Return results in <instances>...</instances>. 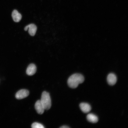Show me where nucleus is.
<instances>
[{
    "label": "nucleus",
    "mask_w": 128,
    "mask_h": 128,
    "mask_svg": "<svg viewBox=\"0 0 128 128\" xmlns=\"http://www.w3.org/2000/svg\"><path fill=\"white\" fill-rule=\"evenodd\" d=\"M37 68L35 65L33 64H30L27 67L26 73L29 76H32L36 72Z\"/></svg>",
    "instance_id": "nucleus-7"
},
{
    "label": "nucleus",
    "mask_w": 128,
    "mask_h": 128,
    "mask_svg": "<svg viewBox=\"0 0 128 128\" xmlns=\"http://www.w3.org/2000/svg\"><path fill=\"white\" fill-rule=\"evenodd\" d=\"M60 128H69L68 126L66 125L63 126L61 127H60Z\"/></svg>",
    "instance_id": "nucleus-12"
},
{
    "label": "nucleus",
    "mask_w": 128,
    "mask_h": 128,
    "mask_svg": "<svg viewBox=\"0 0 128 128\" xmlns=\"http://www.w3.org/2000/svg\"><path fill=\"white\" fill-rule=\"evenodd\" d=\"M29 94V92L28 90L22 89L18 91L16 93L15 96L17 99H21L27 97Z\"/></svg>",
    "instance_id": "nucleus-3"
},
{
    "label": "nucleus",
    "mask_w": 128,
    "mask_h": 128,
    "mask_svg": "<svg viewBox=\"0 0 128 128\" xmlns=\"http://www.w3.org/2000/svg\"><path fill=\"white\" fill-rule=\"evenodd\" d=\"M32 128H44V127L41 124L37 122L33 123L32 125Z\"/></svg>",
    "instance_id": "nucleus-11"
},
{
    "label": "nucleus",
    "mask_w": 128,
    "mask_h": 128,
    "mask_svg": "<svg viewBox=\"0 0 128 128\" xmlns=\"http://www.w3.org/2000/svg\"><path fill=\"white\" fill-rule=\"evenodd\" d=\"M87 118L88 121L92 123H96L98 121L97 117L95 115L91 113L88 114L87 116Z\"/></svg>",
    "instance_id": "nucleus-10"
},
{
    "label": "nucleus",
    "mask_w": 128,
    "mask_h": 128,
    "mask_svg": "<svg viewBox=\"0 0 128 128\" xmlns=\"http://www.w3.org/2000/svg\"><path fill=\"white\" fill-rule=\"evenodd\" d=\"M84 76L82 74L76 73L71 76L68 78L67 83L70 88H77L79 84L82 83L84 81Z\"/></svg>",
    "instance_id": "nucleus-1"
},
{
    "label": "nucleus",
    "mask_w": 128,
    "mask_h": 128,
    "mask_svg": "<svg viewBox=\"0 0 128 128\" xmlns=\"http://www.w3.org/2000/svg\"><path fill=\"white\" fill-rule=\"evenodd\" d=\"M35 107L38 114H42L43 113L45 109L40 100H38L36 102Z\"/></svg>",
    "instance_id": "nucleus-5"
},
{
    "label": "nucleus",
    "mask_w": 128,
    "mask_h": 128,
    "mask_svg": "<svg viewBox=\"0 0 128 128\" xmlns=\"http://www.w3.org/2000/svg\"><path fill=\"white\" fill-rule=\"evenodd\" d=\"M12 16L13 20L16 22H19L21 19L22 17L21 14L16 10H14L13 11Z\"/></svg>",
    "instance_id": "nucleus-9"
},
{
    "label": "nucleus",
    "mask_w": 128,
    "mask_h": 128,
    "mask_svg": "<svg viewBox=\"0 0 128 128\" xmlns=\"http://www.w3.org/2000/svg\"><path fill=\"white\" fill-rule=\"evenodd\" d=\"M40 100L45 109L48 110L50 108L51 102L49 93L45 91H43L42 93Z\"/></svg>",
    "instance_id": "nucleus-2"
},
{
    "label": "nucleus",
    "mask_w": 128,
    "mask_h": 128,
    "mask_svg": "<svg viewBox=\"0 0 128 128\" xmlns=\"http://www.w3.org/2000/svg\"><path fill=\"white\" fill-rule=\"evenodd\" d=\"M28 28V32L30 35L32 36H34L37 29L36 25L33 24H29L25 27L24 30L25 31H27Z\"/></svg>",
    "instance_id": "nucleus-4"
},
{
    "label": "nucleus",
    "mask_w": 128,
    "mask_h": 128,
    "mask_svg": "<svg viewBox=\"0 0 128 128\" xmlns=\"http://www.w3.org/2000/svg\"><path fill=\"white\" fill-rule=\"evenodd\" d=\"M117 77L114 73H110L108 75L107 81L108 84L111 86L114 85L117 81Z\"/></svg>",
    "instance_id": "nucleus-6"
},
{
    "label": "nucleus",
    "mask_w": 128,
    "mask_h": 128,
    "mask_svg": "<svg viewBox=\"0 0 128 128\" xmlns=\"http://www.w3.org/2000/svg\"><path fill=\"white\" fill-rule=\"evenodd\" d=\"M79 106L82 111L85 113H88L91 109L90 105L87 103H81L79 105Z\"/></svg>",
    "instance_id": "nucleus-8"
}]
</instances>
